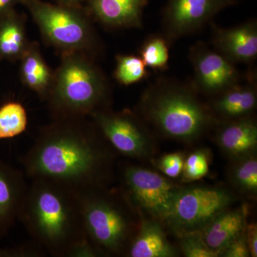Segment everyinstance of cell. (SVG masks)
I'll return each instance as SVG.
<instances>
[{
    "label": "cell",
    "mask_w": 257,
    "mask_h": 257,
    "mask_svg": "<svg viewBox=\"0 0 257 257\" xmlns=\"http://www.w3.org/2000/svg\"><path fill=\"white\" fill-rule=\"evenodd\" d=\"M116 154L90 118L53 119L20 164L31 180L53 181L83 193L109 186Z\"/></svg>",
    "instance_id": "1"
},
{
    "label": "cell",
    "mask_w": 257,
    "mask_h": 257,
    "mask_svg": "<svg viewBox=\"0 0 257 257\" xmlns=\"http://www.w3.org/2000/svg\"><path fill=\"white\" fill-rule=\"evenodd\" d=\"M20 221L51 256L72 257L89 241L83 221L81 193L47 179H32L24 200Z\"/></svg>",
    "instance_id": "2"
},
{
    "label": "cell",
    "mask_w": 257,
    "mask_h": 257,
    "mask_svg": "<svg viewBox=\"0 0 257 257\" xmlns=\"http://www.w3.org/2000/svg\"><path fill=\"white\" fill-rule=\"evenodd\" d=\"M135 112L164 138L197 141L217 121L191 82L161 77L144 91Z\"/></svg>",
    "instance_id": "3"
},
{
    "label": "cell",
    "mask_w": 257,
    "mask_h": 257,
    "mask_svg": "<svg viewBox=\"0 0 257 257\" xmlns=\"http://www.w3.org/2000/svg\"><path fill=\"white\" fill-rule=\"evenodd\" d=\"M61 55L45 99L52 119L90 117L111 107V83L96 58L83 52Z\"/></svg>",
    "instance_id": "4"
},
{
    "label": "cell",
    "mask_w": 257,
    "mask_h": 257,
    "mask_svg": "<svg viewBox=\"0 0 257 257\" xmlns=\"http://www.w3.org/2000/svg\"><path fill=\"white\" fill-rule=\"evenodd\" d=\"M86 236L100 255L126 254L138 229L136 209L121 188L81 193Z\"/></svg>",
    "instance_id": "5"
},
{
    "label": "cell",
    "mask_w": 257,
    "mask_h": 257,
    "mask_svg": "<svg viewBox=\"0 0 257 257\" xmlns=\"http://www.w3.org/2000/svg\"><path fill=\"white\" fill-rule=\"evenodd\" d=\"M47 45L61 55L83 52L97 58L104 45L92 18L82 8L53 5L41 0H22Z\"/></svg>",
    "instance_id": "6"
},
{
    "label": "cell",
    "mask_w": 257,
    "mask_h": 257,
    "mask_svg": "<svg viewBox=\"0 0 257 257\" xmlns=\"http://www.w3.org/2000/svg\"><path fill=\"white\" fill-rule=\"evenodd\" d=\"M235 201L236 196L224 187H180L165 224L179 236L202 231Z\"/></svg>",
    "instance_id": "7"
},
{
    "label": "cell",
    "mask_w": 257,
    "mask_h": 257,
    "mask_svg": "<svg viewBox=\"0 0 257 257\" xmlns=\"http://www.w3.org/2000/svg\"><path fill=\"white\" fill-rule=\"evenodd\" d=\"M121 177V188L135 209L165 223L180 187L155 171L140 166H124Z\"/></svg>",
    "instance_id": "8"
},
{
    "label": "cell",
    "mask_w": 257,
    "mask_h": 257,
    "mask_svg": "<svg viewBox=\"0 0 257 257\" xmlns=\"http://www.w3.org/2000/svg\"><path fill=\"white\" fill-rule=\"evenodd\" d=\"M107 143L117 154L128 158H149L155 152V142L148 126L135 111L106 108L90 116Z\"/></svg>",
    "instance_id": "9"
},
{
    "label": "cell",
    "mask_w": 257,
    "mask_h": 257,
    "mask_svg": "<svg viewBox=\"0 0 257 257\" xmlns=\"http://www.w3.org/2000/svg\"><path fill=\"white\" fill-rule=\"evenodd\" d=\"M238 3V0H167L162 12V34L172 45L197 33L221 11Z\"/></svg>",
    "instance_id": "10"
},
{
    "label": "cell",
    "mask_w": 257,
    "mask_h": 257,
    "mask_svg": "<svg viewBox=\"0 0 257 257\" xmlns=\"http://www.w3.org/2000/svg\"><path fill=\"white\" fill-rule=\"evenodd\" d=\"M189 59L194 69L191 82L200 95L213 97L243 78L236 64L205 42L199 41L191 47Z\"/></svg>",
    "instance_id": "11"
},
{
    "label": "cell",
    "mask_w": 257,
    "mask_h": 257,
    "mask_svg": "<svg viewBox=\"0 0 257 257\" xmlns=\"http://www.w3.org/2000/svg\"><path fill=\"white\" fill-rule=\"evenodd\" d=\"M211 29V47L233 64H253L257 59V21L248 20L232 28L218 26Z\"/></svg>",
    "instance_id": "12"
},
{
    "label": "cell",
    "mask_w": 257,
    "mask_h": 257,
    "mask_svg": "<svg viewBox=\"0 0 257 257\" xmlns=\"http://www.w3.org/2000/svg\"><path fill=\"white\" fill-rule=\"evenodd\" d=\"M217 123L253 116L257 106L256 71L249 69L241 81L207 102Z\"/></svg>",
    "instance_id": "13"
},
{
    "label": "cell",
    "mask_w": 257,
    "mask_h": 257,
    "mask_svg": "<svg viewBox=\"0 0 257 257\" xmlns=\"http://www.w3.org/2000/svg\"><path fill=\"white\" fill-rule=\"evenodd\" d=\"M23 170L0 158V239L8 235L18 221L29 186Z\"/></svg>",
    "instance_id": "14"
},
{
    "label": "cell",
    "mask_w": 257,
    "mask_h": 257,
    "mask_svg": "<svg viewBox=\"0 0 257 257\" xmlns=\"http://www.w3.org/2000/svg\"><path fill=\"white\" fill-rule=\"evenodd\" d=\"M87 13L109 29L141 28L149 0H87Z\"/></svg>",
    "instance_id": "15"
},
{
    "label": "cell",
    "mask_w": 257,
    "mask_h": 257,
    "mask_svg": "<svg viewBox=\"0 0 257 257\" xmlns=\"http://www.w3.org/2000/svg\"><path fill=\"white\" fill-rule=\"evenodd\" d=\"M215 141L221 151L236 160L256 153L257 123L253 116L217 123Z\"/></svg>",
    "instance_id": "16"
},
{
    "label": "cell",
    "mask_w": 257,
    "mask_h": 257,
    "mask_svg": "<svg viewBox=\"0 0 257 257\" xmlns=\"http://www.w3.org/2000/svg\"><path fill=\"white\" fill-rule=\"evenodd\" d=\"M248 207L242 204L235 209H227L216 216L201 231L208 246L218 254L247 224Z\"/></svg>",
    "instance_id": "17"
},
{
    "label": "cell",
    "mask_w": 257,
    "mask_h": 257,
    "mask_svg": "<svg viewBox=\"0 0 257 257\" xmlns=\"http://www.w3.org/2000/svg\"><path fill=\"white\" fill-rule=\"evenodd\" d=\"M126 254L130 257H174L177 256V251L167 239L162 223L143 219Z\"/></svg>",
    "instance_id": "18"
},
{
    "label": "cell",
    "mask_w": 257,
    "mask_h": 257,
    "mask_svg": "<svg viewBox=\"0 0 257 257\" xmlns=\"http://www.w3.org/2000/svg\"><path fill=\"white\" fill-rule=\"evenodd\" d=\"M19 61L20 79L24 85L45 101L52 84L54 70L47 63L39 45L30 42Z\"/></svg>",
    "instance_id": "19"
},
{
    "label": "cell",
    "mask_w": 257,
    "mask_h": 257,
    "mask_svg": "<svg viewBox=\"0 0 257 257\" xmlns=\"http://www.w3.org/2000/svg\"><path fill=\"white\" fill-rule=\"evenodd\" d=\"M30 42L23 15L15 10L0 18V61H19Z\"/></svg>",
    "instance_id": "20"
},
{
    "label": "cell",
    "mask_w": 257,
    "mask_h": 257,
    "mask_svg": "<svg viewBox=\"0 0 257 257\" xmlns=\"http://www.w3.org/2000/svg\"><path fill=\"white\" fill-rule=\"evenodd\" d=\"M229 181L237 192L247 197L257 193V160L256 155L234 160L229 172Z\"/></svg>",
    "instance_id": "21"
},
{
    "label": "cell",
    "mask_w": 257,
    "mask_h": 257,
    "mask_svg": "<svg viewBox=\"0 0 257 257\" xmlns=\"http://www.w3.org/2000/svg\"><path fill=\"white\" fill-rule=\"evenodd\" d=\"M28 116L21 103L9 101L0 106V140L16 138L26 131Z\"/></svg>",
    "instance_id": "22"
},
{
    "label": "cell",
    "mask_w": 257,
    "mask_h": 257,
    "mask_svg": "<svg viewBox=\"0 0 257 257\" xmlns=\"http://www.w3.org/2000/svg\"><path fill=\"white\" fill-rule=\"evenodd\" d=\"M170 45L162 33L150 35L140 47V57L147 67L164 72L169 68Z\"/></svg>",
    "instance_id": "23"
},
{
    "label": "cell",
    "mask_w": 257,
    "mask_h": 257,
    "mask_svg": "<svg viewBox=\"0 0 257 257\" xmlns=\"http://www.w3.org/2000/svg\"><path fill=\"white\" fill-rule=\"evenodd\" d=\"M148 75L147 67L140 56H116L114 77L121 85L137 84L146 79Z\"/></svg>",
    "instance_id": "24"
},
{
    "label": "cell",
    "mask_w": 257,
    "mask_h": 257,
    "mask_svg": "<svg viewBox=\"0 0 257 257\" xmlns=\"http://www.w3.org/2000/svg\"><path fill=\"white\" fill-rule=\"evenodd\" d=\"M209 163L210 155L209 150L200 149L192 152L184 160L182 181L191 182L202 179L209 172Z\"/></svg>",
    "instance_id": "25"
},
{
    "label": "cell",
    "mask_w": 257,
    "mask_h": 257,
    "mask_svg": "<svg viewBox=\"0 0 257 257\" xmlns=\"http://www.w3.org/2000/svg\"><path fill=\"white\" fill-rule=\"evenodd\" d=\"M180 248L186 257H216L219 254L207 246L201 231L187 233L179 236Z\"/></svg>",
    "instance_id": "26"
},
{
    "label": "cell",
    "mask_w": 257,
    "mask_h": 257,
    "mask_svg": "<svg viewBox=\"0 0 257 257\" xmlns=\"http://www.w3.org/2000/svg\"><path fill=\"white\" fill-rule=\"evenodd\" d=\"M185 157L182 152H173L164 155L157 160L156 165L166 176L170 178H177L182 175Z\"/></svg>",
    "instance_id": "27"
},
{
    "label": "cell",
    "mask_w": 257,
    "mask_h": 257,
    "mask_svg": "<svg viewBox=\"0 0 257 257\" xmlns=\"http://www.w3.org/2000/svg\"><path fill=\"white\" fill-rule=\"evenodd\" d=\"M245 230V229H244ZM219 256L248 257L251 256L244 231L231 241L219 253Z\"/></svg>",
    "instance_id": "28"
},
{
    "label": "cell",
    "mask_w": 257,
    "mask_h": 257,
    "mask_svg": "<svg viewBox=\"0 0 257 257\" xmlns=\"http://www.w3.org/2000/svg\"><path fill=\"white\" fill-rule=\"evenodd\" d=\"M245 237L249 248L251 256H257V226L254 223L246 224L244 230Z\"/></svg>",
    "instance_id": "29"
},
{
    "label": "cell",
    "mask_w": 257,
    "mask_h": 257,
    "mask_svg": "<svg viewBox=\"0 0 257 257\" xmlns=\"http://www.w3.org/2000/svg\"><path fill=\"white\" fill-rule=\"evenodd\" d=\"M19 3H22V0H0V18L14 10Z\"/></svg>",
    "instance_id": "30"
},
{
    "label": "cell",
    "mask_w": 257,
    "mask_h": 257,
    "mask_svg": "<svg viewBox=\"0 0 257 257\" xmlns=\"http://www.w3.org/2000/svg\"><path fill=\"white\" fill-rule=\"evenodd\" d=\"M57 4L64 5V6L71 7V8H82V3L87 2V0H55Z\"/></svg>",
    "instance_id": "31"
},
{
    "label": "cell",
    "mask_w": 257,
    "mask_h": 257,
    "mask_svg": "<svg viewBox=\"0 0 257 257\" xmlns=\"http://www.w3.org/2000/svg\"><path fill=\"white\" fill-rule=\"evenodd\" d=\"M0 257H6V248L0 247Z\"/></svg>",
    "instance_id": "32"
}]
</instances>
